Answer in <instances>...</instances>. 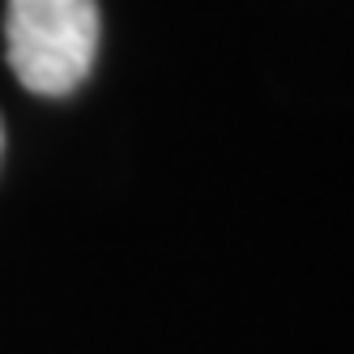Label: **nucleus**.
Instances as JSON below:
<instances>
[{"label": "nucleus", "instance_id": "f257e3e1", "mask_svg": "<svg viewBox=\"0 0 354 354\" xmlns=\"http://www.w3.org/2000/svg\"><path fill=\"white\" fill-rule=\"evenodd\" d=\"M98 0H9L5 56L30 94L64 98L94 68L98 56Z\"/></svg>", "mask_w": 354, "mask_h": 354}, {"label": "nucleus", "instance_id": "f03ea898", "mask_svg": "<svg viewBox=\"0 0 354 354\" xmlns=\"http://www.w3.org/2000/svg\"><path fill=\"white\" fill-rule=\"evenodd\" d=\"M0 158H5V124H0Z\"/></svg>", "mask_w": 354, "mask_h": 354}]
</instances>
